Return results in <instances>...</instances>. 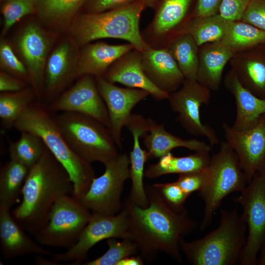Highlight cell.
<instances>
[{"label": "cell", "instance_id": "cell-34", "mask_svg": "<svg viewBox=\"0 0 265 265\" xmlns=\"http://www.w3.org/2000/svg\"><path fill=\"white\" fill-rule=\"evenodd\" d=\"M191 0H163L157 12L152 24L156 35L170 31L184 18Z\"/></svg>", "mask_w": 265, "mask_h": 265}, {"label": "cell", "instance_id": "cell-2", "mask_svg": "<svg viewBox=\"0 0 265 265\" xmlns=\"http://www.w3.org/2000/svg\"><path fill=\"white\" fill-rule=\"evenodd\" d=\"M73 192L69 174L46 147L29 170L22 190V202L13 210L12 216L25 231L35 236L47 224L57 200Z\"/></svg>", "mask_w": 265, "mask_h": 265}, {"label": "cell", "instance_id": "cell-37", "mask_svg": "<svg viewBox=\"0 0 265 265\" xmlns=\"http://www.w3.org/2000/svg\"><path fill=\"white\" fill-rule=\"evenodd\" d=\"M38 1V0H6L2 8V33L5 34L16 22L37 9Z\"/></svg>", "mask_w": 265, "mask_h": 265}, {"label": "cell", "instance_id": "cell-5", "mask_svg": "<svg viewBox=\"0 0 265 265\" xmlns=\"http://www.w3.org/2000/svg\"><path fill=\"white\" fill-rule=\"evenodd\" d=\"M146 4L145 0H138L117 8L82 15L74 22L71 33L80 44L102 38H116L128 41L142 53L151 48L139 28L141 14Z\"/></svg>", "mask_w": 265, "mask_h": 265}, {"label": "cell", "instance_id": "cell-8", "mask_svg": "<svg viewBox=\"0 0 265 265\" xmlns=\"http://www.w3.org/2000/svg\"><path fill=\"white\" fill-rule=\"evenodd\" d=\"M92 212L73 195L60 197L52 208L47 224L34 236L40 244L67 250L78 241Z\"/></svg>", "mask_w": 265, "mask_h": 265}, {"label": "cell", "instance_id": "cell-24", "mask_svg": "<svg viewBox=\"0 0 265 265\" xmlns=\"http://www.w3.org/2000/svg\"><path fill=\"white\" fill-rule=\"evenodd\" d=\"M133 49L134 48L130 43L110 45L97 42L87 45L82 51L77 62L78 77H103L113 63Z\"/></svg>", "mask_w": 265, "mask_h": 265}, {"label": "cell", "instance_id": "cell-23", "mask_svg": "<svg viewBox=\"0 0 265 265\" xmlns=\"http://www.w3.org/2000/svg\"><path fill=\"white\" fill-rule=\"evenodd\" d=\"M224 82L233 96L236 105L233 128L243 131L254 127L265 113V99L256 96L243 87L231 69L226 74Z\"/></svg>", "mask_w": 265, "mask_h": 265}, {"label": "cell", "instance_id": "cell-15", "mask_svg": "<svg viewBox=\"0 0 265 265\" xmlns=\"http://www.w3.org/2000/svg\"><path fill=\"white\" fill-rule=\"evenodd\" d=\"M95 78L98 89L107 108L108 128L117 147L121 148L122 130L132 114V109L150 95L142 89L119 87L103 77Z\"/></svg>", "mask_w": 265, "mask_h": 265}, {"label": "cell", "instance_id": "cell-39", "mask_svg": "<svg viewBox=\"0 0 265 265\" xmlns=\"http://www.w3.org/2000/svg\"><path fill=\"white\" fill-rule=\"evenodd\" d=\"M0 60L1 66L5 72L26 81H29L25 65L18 59L10 46L5 42H1L0 45Z\"/></svg>", "mask_w": 265, "mask_h": 265}, {"label": "cell", "instance_id": "cell-9", "mask_svg": "<svg viewBox=\"0 0 265 265\" xmlns=\"http://www.w3.org/2000/svg\"><path fill=\"white\" fill-rule=\"evenodd\" d=\"M233 201L241 206V215L247 229L239 264L257 265L258 254L265 246V165Z\"/></svg>", "mask_w": 265, "mask_h": 265}, {"label": "cell", "instance_id": "cell-18", "mask_svg": "<svg viewBox=\"0 0 265 265\" xmlns=\"http://www.w3.org/2000/svg\"><path fill=\"white\" fill-rule=\"evenodd\" d=\"M125 127L133 138V146L130 152V179L132 187L129 200L134 204L142 208L149 205V200L144 186L145 164L149 159L148 153L141 146L140 138L147 132L148 118L141 115L132 114Z\"/></svg>", "mask_w": 265, "mask_h": 265}, {"label": "cell", "instance_id": "cell-1", "mask_svg": "<svg viewBox=\"0 0 265 265\" xmlns=\"http://www.w3.org/2000/svg\"><path fill=\"white\" fill-rule=\"evenodd\" d=\"M145 190L148 207H139L128 198L122 205L128 213L131 238L143 260L151 261L164 253L181 263L180 240L196 228L197 222L186 209L178 212L169 207L153 185Z\"/></svg>", "mask_w": 265, "mask_h": 265}, {"label": "cell", "instance_id": "cell-40", "mask_svg": "<svg viewBox=\"0 0 265 265\" xmlns=\"http://www.w3.org/2000/svg\"><path fill=\"white\" fill-rule=\"evenodd\" d=\"M251 0H222L219 14L230 21L241 20Z\"/></svg>", "mask_w": 265, "mask_h": 265}, {"label": "cell", "instance_id": "cell-30", "mask_svg": "<svg viewBox=\"0 0 265 265\" xmlns=\"http://www.w3.org/2000/svg\"><path fill=\"white\" fill-rule=\"evenodd\" d=\"M219 13L209 16L195 17L187 26L188 32L199 47L220 42L227 32L231 23Z\"/></svg>", "mask_w": 265, "mask_h": 265}, {"label": "cell", "instance_id": "cell-7", "mask_svg": "<svg viewBox=\"0 0 265 265\" xmlns=\"http://www.w3.org/2000/svg\"><path fill=\"white\" fill-rule=\"evenodd\" d=\"M248 184L235 151L226 141H222L219 151L211 157L205 183L198 191L205 204L200 229L204 230L211 224L213 214L225 197L241 192Z\"/></svg>", "mask_w": 265, "mask_h": 265}, {"label": "cell", "instance_id": "cell-32", "mask_svg": "<svg viewBox=\"0 0 265 265\" xmlns=\"http://www.w3.org/2000/svg\"><path fill=\"white\" fill-rule=\"evenodd\" d=\"M235 53L265 43V31L242 21H232L221 41Z\"/></svg>", "mask_w": 265, "mask_h": 265}, {"label": "cell", "instance_id": "cell-6", "mask_svg": "<svg viewBox=\"0 0 265 265\" xmlns=\"http://www.w3.org/2000/svg\"><path fill=\"white\" fill-rule=\"evenodd\" d=\"M56 119L70 148L86 162L106 165L118 155L108 128L97 120L74 112H60Z\"/></svg>", "mask_w": 265, "mask_h": 265}, {"label": "cell", "instance_id": "cell-29", "mask_svg": "<svg viewBox=\"0 0 265 265\" xmlns=\"http://www.w3.org/2000/svg\"><path fill=\"white\" fill-rule=\"evenodd\" d=\"M198 47L193 37L186 32L175 38L168 49L186 79L196 80Z\"/></svg>", "mask_w": 265, "mask_h": 265}, {"label": "cell", "instance_id": "cell-27", "mask_svg": "<svg viewBox=\"0 0 265 265\" xmlns=\"http://www.w3.org/2000/svg\"><path fill=\"white\" fill-rule=\"evenodd\" d=\"M210 152L198 151L183 157H176L169 153L160 157L157 163L149 165L145 170L144 176L153 179L166 174H181L203 170L210 163Z\"/></svg>", "mask_w": 265, "mask_h": 265}, {"label": "cell", "instance_id": "cell-47", "mask_svg": "<svg viewBox=\"0 0 265 265\" xmlns=\"http://www.w3.org/2000/svg\"><path fill=\"white\" fill-rule=\"evenodd\" d=\"M260 253V256L258 258L257 265H265V246L261 249Z\"/></svg>", "mask_w": 265, "mask_h": 265}, {"label": "cell", "instance_id": "cell-22", "mask_svg": "<svg viewBox=\"0 0 265 265\" xmlns=\"http://www.w3.org/2000/svg\"><path fill=\"white\" fill-rule=\"evenodd\" d=\"M71 49L67 42L59 45L50 56L46 65L43 94L46 104L50 105L71 80L78 77L71 62Z\"/></svg>", "mask_w": 265, "mask_h": 265}, {"label": "cell", "instance_id": "cell-13", "mask_svg": "<svg viewBox=\"0 0 265 265\" xmlns=\"http://www.w3.org/2000/svg\"><path fill=\"white\" fill-rule=\"evenodd\" d=\"M93 77L80 76L73 86L62 92L48 105L51 109L55 113L74 112L87 115L108 128L109 117L107 108Z\"/></svg>", "mask_w": 265, "mask_h": 265}, {"label": "cell", "instance_id": "cell-33", "mask_svg": "<svg viewBox=\"0 0 265 265\" xmlns=\"http://www.w3.org/2000/svg\"><path fill=\"white\" fill-rule=\"evenodd\" d=\"M20 132L19 138L9 143V158L30 168L41 158L46 147L36 134L26 131Z\"/></svg>", "mask_w": 265, "mask_h": 265}, {"label": "cell", "instance_id": "cell-26", "mask_svg": "<svg viewBox=\"0 0 265 265\" xmlns=\"http://www.w3.org/2000/svg\"><path fill=\"white\" fill-rule=\"evenodd\" d=\"M149 159L160 158L177 148L184 147L198 151L212 150L210 144L196 139H184L167 132L164 124L148 118L147 132L142 136Z\"/></svg>", "mask_w": 265, "mask_h": 265}, {"label": "cell", "instance_id": "cell-16", "mask_svg": "<svg viewBox=\"0 0 265 265\" xmlns=\"http://www.w3.org/2000/svg\"><path fill=\"white\" fill-rule=\"evenodd\" d=\"M18 47L28 72L29 81L36 98L41 101L49 40L38 26L31 23L26 27L20 36Z\"/></svg>", "mask_w": 265, "mask_h": 265}, {"label": "cell", "instance_id": "cell-45", "mask_svg": "<svg viewBox=\"0 0 265 265\" xmlns=\"http://www.w3.org/2000/svg\"><path fill=\"white\" fill-rule=\"evenodd\" d=\"M221 1L222 0H198L195 10V17L218 14Z\"/></svg>", "mask_w": 265, "mask_h": 265}, {"label": "cell", "instance_id": "cell-21", "mask_svg": "<svg viewBox=\"0 0 265 265\" xmlns=\"http://www.w3.org/2000/svg\"><path fill=\"white\" fill-rule=\"evenodd\" d=\"M142 62L150 80L169 94L177 90L186 79L168 49L150 48L142 53Z\"/></svg>", "mask_w": 265, "mask_h": 265}, {"label": "cell", "instance_id": "cell-42", "mask_svg": "<svg viewBox=\"0 0 265 265\" xmlns=\"http://www.w3.org/2000/svg\"><path fill=\"white\" fill-rule=\"evenodd\" d=\"M206 168L199 171L179 174L175 182L186 193L190 195L195 191H200L203 186L206 179Z\"/></svg>", "mask_w": 265, "mask_h": 265}, {"label": "cell", "instance_id": "cell-28", "mask_svg": "<svg viewBox=\"0 0 265 265\" xmlns=\"http://www.w3.org/2000/svg\"><path fill=\"white\" fill-rule=\"evenodd\" d=\"M30 168L10 159L0 170V206L10 209L22 194Z\"/></svg>", "mask_w": 265, "mask_h": 265}, {"label": "cell", "instance_id": "cell-19", "mask_svg": "<svg viewBox=\"0 0 265 265\" xmlns=\"http://www.w3.org/2000/svg\"><path fill=\"white\" fill-rule=\"evenodd\" d=\"M10 209L0 206V248L6 259L30 254L52 255L34 241L13 218Z\"/></svg>", "mask_w": 265, "mask_h": 265}, {"label": "cell", "instance_id": "cell-31", "mask_svg": "<svg viewBox=\"0 0 265 265\" xmlns=\"http://www.w3.org/2000/svg\"><path fill=\"white\" fill-rule=\"evenodd\" d=\"M36 95L33 89L26 88L13 92H1L0 94V118L5 129L14 127L26 108L34 101Z\"/></svg>", "mask_w": 265, "mask_h": 265}, {"label": "cell", "instance_id": "cell-49", "mask_svg": "<svg viewBox=\"0 0 265 265\" xmlns=\"http://www.w3.org/2000/svg\"></svg>", "mask_w": 265, "mask_h": 265}, {"label": "cell", "instance_id": "cell-46", "mask_svg": "<svg viewBox=\"0 0 265 265\" xmlns=\"http://www.w3.org/2000/svg\"><path fill=\"white\" fill-rule=\"evenodd\" d=\"M143 259L140 256H129L121 260L117 265H142Z\"/></svg>", "mask_w": 265, "mask_h": 265}, {"label": "cell", "instance_id": "cell-38", "mask_svg": "<svg viewBox=\"0 0 265 265\" xmlns=\"http://www.w3.org/2000/svg\"><path fill=\"white\" fill-rule=\"evenodd\" d=\"M166 204L173 211L180 212L186 209L184 204L189 195L176 182L153 185Z\"/></svg>", "mask_w": 265, "mask_h": 265}, {"label": "cell", "instance_id": "cell-10", "mask_svg": "<svg viewBox=\"0 0 265 265\" xmlns=\"http://www.w3.org/2000/svg\"><path fill=\"white\" fill-rule=\"evenodd\" d=\"M105 166L104 173L95 177L87 192L78 199L92 213L113 215L122 208L121 195L125 182L130 179V156L118 154Z\"/></svg>", "mask_w": 265, "mask_h": 265}, {"label": "cell", "instance_id": "cell-17", "mask_svg": "<svg viewBox=\"0 0 265 265\" xmlns=\"http://www.w3.org/2000/svg\"><path fill=\"white\" fill-rule=\"evenodd\" d=\"M107 81L127 87L147 91L155 100L168 99L169 94L158 87L146 74L142 62V53L131 51L113 63L103 77Z\"/></svg>", "mask_w": 265, "mask_h": 265}, {"label": "cell", "instance_id": "cell-35", "mask_svg": "<svg viewBox=\"0 0 265 265\" xmlns=\"http://www.w3.org/2000/svg\"><path fill=\"white\" fill-rule=\"evenodd\" d=\"M86 0H38L40 17L50 22L65 21L72 17Z\"/></svg>", "mask_w": 265, "mask_h": 265}, {"label": "cell", "instance_id": "cell-36", "mask_svg": "<svg viewBox=\"0 0 265 265\" xmlns=\"http://www.w3.org/2000/svg\"><path fill=\"white\" fill-rule=\"evenodd\" d=\"M108 249L102 256L86 263L85 265H117L122 259L138 252L137 245L131 238H123L119 241L107 239Z\"/></svg>", "mask_w": 265, "mask_h": 265}, {"label": "cell", "instance_id": "cell-20", "mask_svg": "<svg viewBox=\"0 0 265 265\" xmlns=\"http://www.w3.org/2000/svg\"><path fill=\"white\" fill-rule=\"evenodd\" d=\"M230 63L241 85L265 99V44L235 53Z\"/></svg>", "mask_w": 265, "mask_h": 265}, {"label": "cell", "instance_id": "cell-25", "mask_svg": "<svg viewBox=\"0 0 265 265\" xmlns=\"http://www.w3.org/2000/svg\"><path fill=\"white\" fill-rule=\"evenodd\" d=\"M235 53L221 41L201 46L196 80L210 90H218L225 66Z\"/></svg>", "mask_w": 265, "mask_h": 265}, {"label": "cell", "instance_id": "cell-43", "mask_svg": "<svg viewBox=\"0 0 265 265\" xmlns=\"http://www.w3.org/2000/svg\"><path fill=\"white\" fill-rule=\"evenodd\" d=\"M138 0H88L90 13H99L117 8L132 3Z\"/></svg>", "mask_w": 265, "mask_h": 265}, {"label": "cell", "instance_id": "cell-11", "mask_svg": "<svg viewBox=\"0 0 265 265\" xmlns=\"http://www.w3.org/2000/svg\"><path fill=\"white\" fill-rule=\"evenodd\" d=\"M111 238H131L128 215L123 207L118 213L113 215L92 213L76 244L65 252L53 254L52 260L56 264L73 262L72 265H80L94 245Z\"/></svg>", "mask_w": 265, "mask_h": 265}, {"label": "cell", "instance_id": "cell-41", "mask_svg": "<svg viewBox=\"0 0 265 265\" xmlns=\"http://www.w3.org/2000/svg\"><path fill=\"white\" fill-rule=\"evenodd\" d=\"M241 20L265 31V0H251Z\"/></svg>", "mask_w": 265, "mask_h": 265}, {"label": "cell", "instance_id": "cell-44", "mask_svg": "<svg viewBox=\"0 0 265 265\" xmlns=\"http://www.w3.org/2000/svg\"><path fill=\"white\" fill-rule=\"evenodd\" d=\"M25 80L6 73H0V91L1 92H13L26 88Z\"/></svg>", "mask_w": 265, "mask_h": 265}, {"label": "cell", "instance_id": "cell-14", "mask_svg": "<svg viewBox=\"0 0 265 265\" xmlns=\"http://www.w3.org/2000/svg\"><path fill=\"white\" fill-rule=\"evenodd\" d=\"M226 141L236 153L248 183L265 165V113L253 127L243 131L222 125Z\"/></svg>", "mask_w": 265, "mask_h": 265}, {"label": "cell", "instance_id": "cell-4", "mask_svg": "<svg viewBox=\"0 0 265 265\" xmlns=\"http://www.w3.org/2000/svg\"><path fill=\"white\" fill-rule=\"evenodd\" d=\"M247 226L237 209H222L219 225L203 238L192 241L182 238L181 250L194 265L239 264L247 238Z\"/></svg>", "mask_w": 265, "mask_h": 265}, {"label": "cell", "instance_id": "cell-3", "mask_svg": "<svg viewBox=\"0 0 265 265\" xmlns=\"http://www.w3.org/2000/svg\"><path fill=\"white\" fill-rule=\"evenodd\" d=\"M14 128L39 136L46 147L62 165L74 185L73 195L80 198L96 177L91 165L70 148L58 126L55 112L42 101L34 102L16 122Z\"/></svg>", "mask_w": 265, "mask_h": 265}, {"label": "cell", "instance_id": "cell-12", "mask_svg": "<svg viewBox=\"0 0 265 265\" xmlns=\"http://www.w3.org/2000/svg\"><path fill=\"white\" fill-rule=\"evenodd\" d=\"M211 90L196 80L185 79L182 87L169 94L168 100L171 109L178 113L177 120L189 133L206 137L211 146L219 143L215 131L202 122L200 108L208 105Z\"/></svg>", "mask_w": 265, "mask_h": 265}, {"label": "cell", "instance_id": "cell-48", "mask_svg": "<svg viewBox=\"0 0 265 265\" xmlns=\"http://www.w3.org/2000/svg\"><path fill=\"white\" fill-rule=\"evenodd\" d=\"M156 1V0H145L146 4L149 6H152Z\"/></svg>", "mask_w": 265, "mask_h": 265}]
</instances>
